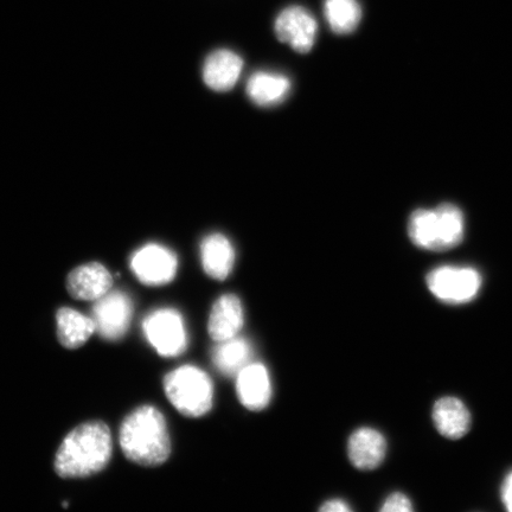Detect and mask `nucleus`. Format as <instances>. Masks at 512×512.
<instances>
[{
	"instance_id": "nucleus-1",
	"label": "nucleus",
	"mask_w": 512,
	"mask_h": 512,
	"mask_svg": "<svg viewBox=\"0 0 512 512\" xmlns=\"http://www.w3.org/2000/svg\"><path fill=\"white\" fill-rule=\"evenodd\" d=\"M113 439L104 421H89L75 427L56 453V475L64 479L87 478L104 471L111 462Z\"/></svg>"
},
{
	"instance_id": "nucleus-2",
	"label": "nucleus",
	"mask_w": 512,
	"mask_h": 512,
	"mask_svg": "<svg viewBox=\"0 0 512 512\" xmlns=\"http://www.w3.org/2000/svg\"><path fill=\"white\" fill-rule=\"evenodd\" d=\"M119 443L130 462L155 467L163 465L171 454L168 424L162 412L153 406H140L128 414L120 426Z\"/></svg>"
},
{
	"instance_id": "nucleus-3",
	"label": "nucleus",
	"mask_w": 512,
	"mask_h": 512,
	"mask_svg": "<svg viewBox=\"0 0 512 512\" xmlns=\"http://www.w3.org/2000/svg\"><path fill=\"white\" fill-rule=\"evenodd\" d=\"M464 232V215L452 204L416 210L408 223L409 238L414 245L432 252L457 247L464 239Z\"/></svg>"
},
{
	"instance_id": "nucleus-4",
	"label": "nucleus",
	"mask_w": 512,
	"mask_h": 512,
	"mask_svg": "<svg viewBox=\"0 0 512 512\" xmlns=\"http://www.w3.org/2000/svg\"><path fill=\"white\" fill-rule=\"evenodd\" d=\"M164 392L179 413L187 418H201L214 405V384L206 371L182 366L164 377Z\"/></svg>"
},
{
	"instance_id": "nucleus-5",
	"label": "nucleus",
	"mask_w": 512,
	"mask_h": 512,
	"mask_svg": "<svg viewBox=\"0 0 512 512\" xmlns=\"http://www.w3.org/2000/svg\"><path fill=\"white\" fill-rule=\"evenodd\" d=\"M143 330L147 341L160 356L177 357L188 348L187 326L175 309L165 307L152 311L144 319Z\"/></svg>"
},
{
	"instance_id": "nucleus-6",
	"label": "nucleus",
	"mask_w": 512,
	"mask_h": 512,
	"mask_svg": "<svg viewBox=\"0 0 512 512\" xmlns=\"http://www.w3.org/2000/svg\"><path fill=\"white\" fill-rule=\"evenodd\" d=\"M427 286L441 302L465 304L477 297L482 277L475 268L443 266L427 275Z\"/></svg>"
},
{
	"instance_id": "nucleus-7",
	"label": "nucleus",
	"mask_w": 512,
	"mask_h": 512,
	"mask_svg": "<svg viewBox=\"0 0 512 512\" xmlns=\"http://www.w3.org/2000/svg\"><path fill=\"white\" fill-rule=\"evenodd\" d=\"M133 310L131 297L123 291L111 290L95 300L91 317L96 334L108 342L120 341L130 330Z\"/></svg>"
},
{
	"instance_id": "nucleus-8",
	"label": "nucleus",
	"mask_w": 512,
	"mask_h": 512,
	"mask_svg": "<svg viewBox=\"0 0 512 512\" xmlns=\"http://www.w3.org/2000/svg\"><path fill=\"white\" fill-rule=\"evenodd\" d=\"M131 270L146 286H163L176 278L178 258L170 248L149 243L134 252Z\"/></svg>"
},
{
	"instance_id": "nucleus-9",
	"label": "nucleus",
	"mask_w": 512,
	"mask_h": 512,
	"mask_svg": "<svg viewBox=\"0 0 512 512\" xmlns=\"http://www.w3.org/2000/svg\"><path fill=\"white\" fill-rule=\"evenodd\" d=\"M274 31L280 42L288 44L299 54H307L315 46L318 24L309 10L292 5L275 19Z\"/></svg>"
},
{
	"instance_id": "nucleus-10",
	"label": "nucleus",
	"mask_w": 512,
	"mask_h": 512,
	"mask_svg": "<svg viewBox=\"0 0 512 512\" xmlns=\"http://www.w3.org/2000/svg\"><path fill=\"white\" fill-rule=\"evenodd\" d=\"M236 394L241 405L249 411L259 412L270 405L272 382L264 364L249 363L236 375Z\"/></svg>"
},
{
	"instance_id": "nucleus-11",
	"label": "nucleus",
	"mask_w": 512,
	"mask_h": 512,
	"mask_svg": "<svg viewBox=\"0 0 512 512\" xmlns=\"http://www.w3.org/2000/svg\"><path fill=\"white\" fill-rule=\"evenodd\" d=\"M67 290L76 300L95 302L113 290V277L104 265L89 262L69 273Z\"/></svg>"
},
{
	"instance_id": "nucleus-12",
	"label": "nucleus",
	"mask_w": 512,
	"mask_h": 512,
	"mask_svg": "<svg viewBox=\"0 0 512 512\" xmlns=\"http://www.w3.org/2000/svg\"><path fill=\"white\" fill-rule=\"evenodd\" d=\"M243 324L245 312L240 298L235 294H223L211 307L208 332L216 343L238 336Z\"/></svg>"
},
{
	"instance_id": "nucleus-13",
	"label": "nucleus",
	"mask_w": 512,
	"mask_h": 512,
	"mask_svg": "<svg viewBox=\"0 0 512 512\" xmlns=\"http://www.w3.org/2000/svg\"><path fill=\"white\" fill-rule=\"evenodd\" d=\"M387 454V441L383 434L374 428L363 427L350 435L348 456L352 465L358 470L377 469Z\"/></svg>"
},
{
	"instance_id": "nucleus-14",
	"label": "nucleus",
	"mask_w": 512,
	"mask_h": 512,
	"mask_svg": "<svg viewBox=\"0 0 512 512\" xmlns=\"http://www.w3.org/2000/svg\"><path fill=\"white\" fill-rule=\"evenodd\" d=\"M242 69L243 61L234 51L215 50L204 62L203 80L215 92H228L238 83Z\"/></svg>"
},
{
	"instance_id": "nucleus-15",
	"label": "nucleus",
	"mask_w": 512,
	"mask_h": 512,
	"mask_svg": "<svg viewBox=\"0 0 512 512\" xmlns=\"http://www.w3.org/2000/svg\"><path fill=\"white\" fill-rule=\"evenodd\" d=\"M233 243L219 233L210 234L201 243V261L204 272L215 280H226L235 266Z\"/></svg>"
},
{
	"instance_id": "nucleus-16",
	"label": "nucleus",
	"mask_w": 512,
	"mask_h": 512,
	"mask_svg": "<svg viewBox=\"0 0 512 512\" xmlns=\"http://www.w3.org/2000/svg\"><path fill=\"white\" fill-rule=\"evenodd\" d=\"M432 418L437 431L447 439L465 437L471 428V414L462 400L441 398L433 407Z\"/></svg>"
},
{
	"instance_id": "nucleus-17",
	"label": "nucleus",
	"mask_w": 512,
	"mask_h": 512,
	"mask_svg": "<svg viewBox=\"0 0 512 512\" xmlns=\"http://www.w3.org/2000/svg\"><path fill=\"white\" fill-rule=\"evenodd\" d=\"M291 88V80L286 75L261 70L249 78L246 91L255 105L272 107L281 104L290 94Z\"/></svg>"
},
{
	"instance_id": "nucleus-18",
	"label": "nucleus",
	"mask_w": 512,
	"mask_h": 512,
	"mask_svg": "<svg viewBox=\"0 0 512 512\" xmlns=\"http://www.w3.org/2000/svg\"><path fill=\"white\" fill-rule=\"evenodd\" d=\"M57 338L64 348L75 350L88 342L95 334V323L91 316L70 307H61L56 313Z\"/></svg>"
},
{
	"instance_id": "nucleus-19",
	"label": "nucleus",
	"mask_w": 512,
	"mask_h": 512,
	"mask_svg": "<svg viewBox=\"0 0 512 512\" xmlns=\"http://www.w3.org/2000/svg\"><path fill=\"white\" fill-rule=\"evenodd\" d=\"M211 360L222 375L236 377L243 368L252 363V344L239 336L217 342L211 352Z\"/></svg>"
},
{
	"instance_id": "nucleus-20",
	"label": "nucleus",
	"mask_w": 512,
	"mask_h": 512,
	"mask_svg": "<svg viewBox=\"0 0 512 512\" xmlns=\"http://www.w3.org/2000/svg\"><path fill=\"white\" fill-rule=\"evenodd\" d=\"M326 21L337 35L354 32L362 19V9L357 0H325Z\"/></svg>"
},
{
	"instance_id": "nucleus-21",
	"label": "nucleus",
	"mask_w": 512,
	"mask_h": 512,
	"mask_svg": "<svg viewBox=\"0 0 512 512\" xmlns=\"http://www.w3.org/2000/svg\"><path fill=\"white\" fill-rule=\"evenodd\" d=\"M413 510L411 499L401 492H394L393 495H390L381 508L382 512H412Z\"/></svg>"
},
{
	"instance_id": "nucleus-22",
	"label": "nucleus",
	"mask_w": 512,
	"mask_h": 512,
	"mask_svg": "<svg viewBox=\"0 0 512 512\" xmlns=\"http://www.w3.org/2000/svg\"><path fill=\"white\" fill-rule=\"evenodd\" d=\"M319 511L322 512H350L352 511L350 505L347 502L342 501V499H330V501L325 502L322 507H320Z\"/></svg>"
},
{
	"instance_id": "nucleus-23",
	"label": "nucleus",
	"mask_w": 512,
	"mask_h": 512,
	"mask_svg": "<svg viewBox=\"0 0 512 512\" xmlns=\"http://www.w3.org/2000/svg\"><path fill=\"white\" fill-rule=\"evenodd\" d=\"M502 501L508 511L512 512V472L504 479L502 485Z\"/></svg>"
}]
</instances>
